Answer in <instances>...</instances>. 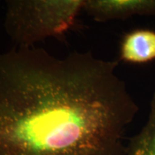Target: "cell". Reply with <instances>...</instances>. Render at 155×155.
Masks as SVG:
<instances>
[{
	"label": "cell",
	"mask_w": 155,
	"mask_h": 155,
	"mask_svg": "<svg viewBox=\"0 0 155 155\" xmlns=\"http://www.w3.org/2000/svg\"><path fill=\"white\" fill-rule=\"evenodd\" d=\"M118 65L90 51L0 53V155H126L139 107Z\"/></svg>",
	"instance_id": "cell-1"
},
{
	"label": "cell",
	"mask_w": 155,
	"mask_h": 155,
	"mask_svg": "<svg viewBox=\"0 0 155 155\" xmlns=\"http://www.w3.org/2000/svg\"><path fill=\"white\" fill-rule=\"evenodd\" d=\"M84 0H7L4 28L15 47L61 38L74 26Z\"/></svg>",
	"instance_id": "cell-2"
},
{
	"label": "cell",
	"mask_w": 155,
	"mask_h": 155,
	"mask_svg": "<svg viewBox=\"0 0 155 155\" xmlns=\"http://www.w3.org/2000/svg\"><path fill=\"white\" fill-rule=\"evenodd\" d=\"M83 9L96 22L155 15V0H84Z\"/></svg>",
	"instance_id": "cell-3"
},
{
	"label": "cell",
	"mask_w": 155,
	"mask_h": 155,
	"mask_svg": "<svg viewBox=\"0 0 155 155\" xmlns=\"http://www.w3.org/2000/svg\"><path fill=\"white\" fill-rule=\"evenodd\" d=\"M155 60V31L136 29L122 38L119 61L131 64H144Z\"/></svg>",
	"instance_id": "cell-4"
},
{
	"label": "cell",
	"mask_w": 155,
	"mask_h": 155,
	"mask_svg": "<svg viewBox=\"0 0 155 155\" xmlns=\"http://www.w3.org/2000/svg\"><path fill=\"white\" fill-rule=\"evenodd\" d=\"M126 155H155V92L148 119L141 131L130 139Z\"/></svg>",
	"instance_id": "cell-5"
}]
</instances>
